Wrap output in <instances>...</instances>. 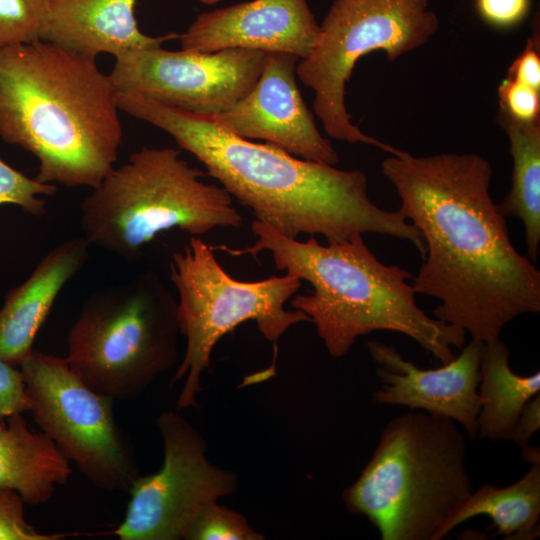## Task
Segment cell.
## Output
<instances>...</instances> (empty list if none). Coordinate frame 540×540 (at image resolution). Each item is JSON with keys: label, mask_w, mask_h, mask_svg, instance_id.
Masks as SVG:
<instances>
[{"label": "cell", "mask_w": 540, "mask_h": 540, "mask_svg": "<svg viewBox=\"0 0 540 540\" xmlns=\"http://www.w3.org/2000/svg\"><path fill=\"white\" fill-rule=\"evenodd\" d=\"M382 172L422 235L426 253L412 286L440 301L434 318L487 344L515 318L540 312V271L510 240L484 157L400 150L382 161Z\"/></svg>", "instance_id": "1"}, {"label": "cell", "mask_w": 540, "mask_h": 540, "mask_svg": "<svg viewBox=\"0 0 540 540\" xmlns=\"http://www.w3.org/2000/svg\"><path fill=\"white\" fill-rule=\"evenodd\" d=\"M116 102L119 110L169 134L256 220L287 238L321 235L342 242L377 233L405 239L425 255L419 230L399 210H384L370 199L361 170H341L241 138L207 116L141 94L117 91Z\"/></svg>", "instance_id": "2"}, {"label": "cell", "mask_w": 540, "mask_h": 540, "mask_svg": "<svg viewBox=\"0 0 540 540\" xmlns=\"http://www.w3.org/2000/svg\"><path fill=\"white\" fill-rule=\"evenodd\" d=\"M116 88L96 58L38 40L0 49V137L39 161L35 179L97 187L123 130Z\"/></svg>", "instance_id": "3"}, {"label": "cell", "mask_w": 540, "mask_h": 540, "mask_svg": "<svg viewBox=\"0 0 540 540\" xmlns=\"http://www.w3.org/2000/svg\"><path fill=\"white\" fill-rule=\"evenodd\" d=\"M251 230L256 240L246 248H214L232 256L270 252L277 269L307 281L313 290L295 294L290 305L315 324L332 357L345 356L358 337L377 330L412 338L441 364L456 357L453 346L466 344L465 330L431 318L417 306L416 292L407 283L412 274L379 261L362 234L322 245L313 236L306 241L287 238L256 219Z\"/></svg>", "instance_id": "4"}, {"label": "cell", "mask_w": 540, "mask_h": 540, "mask_svg": "<svg viewBox=\"0 0 540 540\" xmlns=\"http://www.w3.org/2000/svg\"><path fill=\"white\" fill-rule=\"evenodd\" d=\"M447 417L413 410L390 420L356 481L346 509L366 517L382 540H440L471 494L464 435Z\"/></svg>", "instance_id": "5"}, {"label": "cell", "mask_w": 540, "mask_h": 540, "mask_svg": "<svg viewBox=\"0 0 540 540\" xmlns=\"http://www.w3.org/2000/svg\"><path fill=\"white\" fill-rule=\"evenodd\" d=\"M205 174L174 148L133 152L82 200L83 237L133 263L162 232L179 229L200 236L241 227L243 217L231 195L221 185L204 182Z\"/></svg>", "instance_id": "6"}, {"label": "cell", "mask_w": 540, "mask_h": 540, "mask_svg": "<svg viewBox=\"0 0 540 540\" xmlns=\"http://www.w3.org/2000/svg\"><path fill=\"white\" fill-rule=\"evenodd\" d=\"M177 301L152 270L90 295L67 334L71 369L116 400L140 395L177 361Z\"/></svg>", "instance_id": "7"}, {"label": "cell", "mask_w": 540, "mask_h": 540, "mask_svg": "<svg viewBox=\"0 0 540 540\" xmlns=\"http://www.w3.org/2000/svg\"><path fill=\"white\" fill-rule=\"evenodd\" d=\"M170 281L178 295L180 332L186 338L182 362L171 380L172 384L185 378L178 409L197 406L200 378L210 366L214 347L241 323L255 321L265 339L276 345L291 326L310 322L304 312L284 308L300 289V279L285 274L239 281L199 236H191L183 251L172 254Z\"/></svg>", "instance_id": "8"}, {"label": "cell", "mask_w": 540, "mask_h": 540, "mask_svg": "<svg viewBox=\"0 0 540 540\" xmlns=\"http://www.w3.org/2000/svg\"><path fill=\"white\" fill-rule=\"evenodd\" d=\"M438 30L439 18L429 0H335L319 25L311 53L296 67L297 77L314 92L313 109L325 132L339 141L397 154L400 149L352 122L346 85L363 56L381 51L395 61L426 44Z\"/></svg>", "instance_id": "9"}, {"label": "cell", "mask_w": 540, "mask_h": 540, "mask_svg": "<svg viewBox=\"0 0 540 540\" xmlns=\"http://www.w3.org/2000/svg\"><path fill=\"white\" fill-rule=\"evenodd\" d=\"M19 368L33 418L62 454L98 489L129 492L141 473L114 400L84 383L65 358L33 350Z\"/></svg>", "instance_id": "10"}, {"label": "cell", "mask_w": 540, "mask_h": 540, "mask_svg": "<svg viewBox=\"0 0 540 540\" xmlns=\"http://www.w3.org/2000/svg\"><path fill=\"white\" fill-rule=\"evenodd\" d=\"M156 425L163 441L159 471L140 476L122 523L110 534L121 540H181L201 510L237 491L235 473L212 464L202 435L179 413L162 412Z\"/></svg>", "instance_id": "11"}, {"label": "cell", "mask_w": 540, "mask_h": 540, "mask_svg": "<svg viewBox=\"0 0 540 540\" xmlns=\"http://www.w3.org/2000/svg\"><path fill=\"white\" fill-rule=\"evenodd\" d=\"M259 50L231 48L212 53L162 45L115 57L111 80L117 91L137 93L202 116H214L244 97L266 58Z\"/></svg>", "instance_id": "12"}, {"label": "cell", "mask_w": 540, "mask_h": 540, "mask_svg": "<svg viewBox=\"0 0 540 540\" xmlns=\"http://www.w3.org/2000/svg\"><path fill=\"white\" fill-rule=\"evenodd\" d=\"M299 61L290 53H267L253 88L209 118L241 138L264 140L297 157L336 166L339 154L318 130L298 88Z\"/></svg>", "instance_id": "13"}, {"label": "cell", "mask_w": 540, "mask_h": 540, "mask_svg": "<svg viewBox=\"0 0 540 540\" xmlns=\"http://www.w3.org/2000/svg\"><path fill=\"white\" fill-rule=\"evenodd\" d=\"M367 346L381 366L377 375L382 386L373 394L376 404L402 405L444 416L459 423L471 438L477 436L485 343L472 339L458 356L436 369L419 368L385 343L370 341Z\"/></svg>", "instance_id": "14"}, {"label": "cell", "mask_w": 540, "mask_h": 540, "mask_svg": "<svg viewBox=\"0 0 540 540\" xmlns=\"http://www.w3.org/2000/svg\"><path fill=\"white\" fill-rule=\"evenodd\" d=\"M318 33L307 0H252L199 14L178 39L184 50L243 48L290 53L302 60Z\"/></svg>", "instance_id": "15"}, {"label": "cell", "mask_w": 540, "mask_h": 540, "mask_svg": "<svg viewBox=\"0 0 540 540\" xmlns=\"http://www.w3.org/2000/svg\"><path fill=\"white\" fill-rule=\"evenodd\" d=\"M90 243L72 238L52 248L21 285L11 289L0 309V357L19 365L33 351L38 331L65 285L85 266Z\"/></svg>", "instance_id": "16"}, {"label": "cell", "mask_w": 540, "mask_h": 540, "mask_svg": "<svg viewBox=\"0 0 540 540\" xmlns=\"http://www.w3.org/2000/svg\"><path fill=\"white\" fill-rule=\"evenodd\" d=\"M138 0H50L43 41L96 58L117 57L129 51L178 39L170 32L161 36L142 33L135 17Z\"/></svg>", "instance_id": "17"}, {"label": "cell", "mask_w": 540, "mask_h": 540, "mask_svg": "<svg viewBox=\"0 0 540 540\" xmlns=\"http://www.w3.org/2000/svg\"><path fill=\"white\" fill-rule=\"evenodd\" d=\"M71 474L69 460L54 441L30 429L22 413L0 418V489L15 490L25 503L40 505Z\"/></svg>", "instance_id": "18"}, {"label": "cell", "mask_w": 540, "mask_h": 540, "mask_svg": "<svg viewBox=\"0 0 540 540\" xmlns=\"http://www.w3.org/2000/svg\"><path fill=\"white\" fill-rule=\"evenodd\" d=\"M479 515L488 516L495 535L505 539L531 540L539 536L540 462L532 463L526 474L506 487L484 484L450 515L440 532V540L457 525Z\"/></svg>", "instance_id": "19"}, {"label": "cell", "mask_w": 540, "mask_h": 540, "mask_svg": "<svg viewBox=\"0 0 540 540\" xmlns=\"http://www.w3.org/2000/svg\"><path fill=\"white\" fill-rule=\"evenodd\" d=\"M510 350L500 338L485 344L480 362L477 436L506 440L523 407L539 394L540 373L519 375L509 365Z\"/></svg>", "instance_id": "20"}, {"label": "cell", "mask_w": 540, "mask_h": 540, "mask_svg": "<svg viewBox=\"0 0 540 540\" xmlns=\"http://www.w3.org/2000/svg\"><path fill=\"white\" fill-rule=\"evenodd\" d=\"M512 157V183L500 204L504 217L520 219L525 228L527 256L537 261L540 243V122L523 124L498 112Z\"/></svg>", "instance_id": "21"}, {"label": "cell", "mask_w": 540, "mask_h": 540, "mask_svg": "<svg viewBox=\"0 0 540 540\" xmlns=\"http://www.w3.org/2000/svg\"><path fill=\"white\" fill-rule=\"evenodd\" d=\"M50 0H0V49L42 39Z\"/></svg>", "instance_id": "22"}, {"label": "cell", "mask_w": 540, "mask_h": 540, "mask_svg": "<svg viewBox=\"0 0 540 540\" xmlns=\"http://www.w3.org/2000/svg\"><path fill=\"white\" fill-rule=\"evenodd\" d=\"M240 513L218 501L207 504L191 525L185 540H262Z\"/></svg>", "instance_id": "23"}, {"label": "cell", "mask_w": 540, "mask_h": 540, "mask_svg": "<svg viewBox=\"0 0 540 540\" xmlns=\"http://www.w3.org/2000/svg\"><path fill=\"white\" fill-rule=\"evenodd\" d=\"M54 184L29 178L0 159V205L14 204L34 216H44L47 203L40 196H53Z\"/></svg>", "instance_id": "24"}, {"label": "cell", "mask_w": 540, "mask_h": 540, "mask_svg": "<svg viewBox=\"0 0 540 540\" xmlns=\"http://www.w3.org/2000/svg\"><path fill=\"white\" fill-rule=\"evenodd\" d=\"M24 500L12 489H0V540H62L75 533L38 532L24 517Z\"/></svg>", "instance_id": "25"}, {"label": "cell", "mask_w": 540, "mask_h": 540, "mask_svg": "<svg viewBox=\"0 0 540 540\" xmlns=\"http://www.w3.org/2000/svg\"><path fill=\"white\" fill-rule=\"evenodd\" d=\"M499 112L523 124L540 122V91L509 77L498 86Z\"/></svg>", "instance_id": "26"}, {"label": "cell", "mask_w": 540, "mask_h": 540, "mask_svg": "<svg viewBox=\"0 0 540 540\" xmlns=\"http://www.w3.org/2000/svg\"><path fill=\"white\" fill-rule=\"evenodd\" d=\"M480 19L497 30H509L526 20L531 0H475Z\"/></svg>", "instance_id": "27"}, {"label": "cell", "mask_w": 540, "mask_h": 540, "mask_svg": "<svg viewBox=\"0 0 540 540\" xmlns=\"http://www.w3.org/2000/svg\"><path fill=\"white\" fill-rule=\"evenodd\" d=\"M30 407L20 368L0 357V418L30 411Z\"/></svg>", "instance_id": "28"}, {"label": "cell", "mask_w": 540, "mask_h": 540, "mask_svg": "<svg viewBox=\"0 0 540 540\" xmlns=\"http://www.w3.org/2000/svg\"><path fill=\"white\" fill-rule=\"evenodd\" d=\"M531 34L524 49L514 59L507 77L540 91V26L539 13L531 22Z\"/></svg>", "instance_id": "29"}, {"label": "cell", "mask_w": 540, "mask_h": 540, "mask_svg": "<svg viewBox=\"0 0 540 540\" xmlns=\"http://www.w3.org/2000/svg\"><path fill=\"white\" fill-rule=\"evenodd\" d=\"M539 427L540 397L538 394L530 399L523 407L506 440H511L521 448H524L529 445L531 436L539 430Z\"/></svg>", "instance_id": "30"}, {"label": "cell", "mask_w": 540, "mask_h": 540, "mask_svg": "<svg viewBox=\"0 0 540 540\" xmlns=\"http://www.w3.org/2000/svg\"><path fill=\"white\" fill-rule=\"evenodd\" d=\"M522 455L529 463L540 462V453L538 447L526 446L522 448Z\"/></svg>", "instance_id": "31"}]
</instances>
